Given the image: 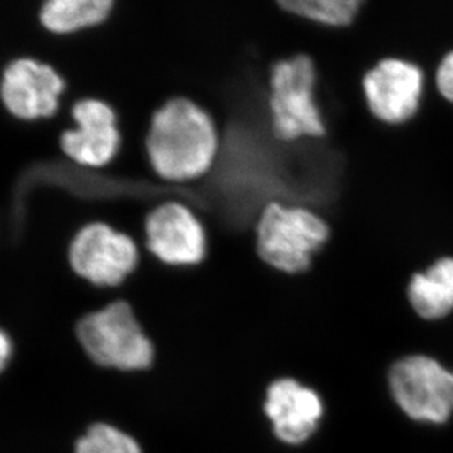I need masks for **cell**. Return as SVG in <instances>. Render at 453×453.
I'll return each instance as SVG.
<instances>
[{
	"label": "cell",
	"mask_w": 453,
	"mask_h": 453,
	"mask_svg": "<svg viewBox=\"0 0 453 453\" xmlns=\"http://www.w3.org/2000/svg\"><path fill=\"white\" fill-rule=\"evenodd\" d=\"M11 355H12V341L8 332L0 327V372L8 364Z\"/></svg>",
	"instance_id": "17"
},
{
	"label": "cell",
	"mask_w": 453,
	"mask_h": 453,
	"mask_svg": "<svg viewBox=\"0 0 453 453\" xmlns=\"http://www.w3.org/2000/svg\"><path fill=\"white\" fill-rule=\"evenodd\" d=\"M65 90L66 82L53 66L21 58L4 68L0 81V100L13 118L35 122L49 119L58 113Z\"/></svg>",
	"instance_id": "8"
},
{
	"label": "cell",
	"mask_w": 453,
	"mask_h": 453,
	"mask_svg": "<svg viewBox=\"0 0 453 453\" xmlns=\"http://www.w3.org/2000/svg\"><path fill=\"white\" fill-rule=\"evenodd\" d=\"M146 247L163 265H200L207 252L204 225L184 203H163L147 216Z\"/></svg>",
	"instance_id": "9"
},
{
	"label": "cell",
	"mask_w": 453,
	"mask_h": 453,
	"mask_svg": "<svg viewBox=\"0 0 453 453\" xmlns=\"http://www.w3.org/2000/svg\"><path fill=\"white\" fill-rule=\"evenodd\" d=\"M75 453H142V449L127 433L109 424H95L77 441Z\"/></svg>",
	"instance_id": "15"
},
{
	"label": "cell",
	"mask_w": 453,
	"mask_h": 453,
	"mask_svg": "<svg viewBox=\"0 0 453 453\" xmlns=\"http://www.w3.org/2000/svg\"><path fill=\"white\" fill-rule=\"evenodd\" d=\"M265 412L279 441L300 446L320 427L325 403L316 389L291 377H282L267 388Z\"/></svg>",
	"instance_id": "11"
},
{
	"label": "cell",
	"mask_w": 453,
	"mask_h": 453,
	"mask_svg": "<svg viewBox=\"0 0 453 453\" xmlns=\"http://www.w3.org/2000/svg\"><path fill=\"white\" fill-rule=\"evenodd\" d=\"M361 88L372 118L399 127L414 119L421 109L426 73L411 60L385 58L364 73Z\"/></svg>",
	"instance_id": "7"
},
{
	"label": "cell",
	"mask_w": 453,
	"mask_h": 453,
	"mask_svg": "<svg viewBox=\"0 0 453 453\" xmlns=\"http://www.w3.org/2000/svg\"><path fill=\"white\" fill-rule=\"evenodd\" d=\"M434 87L441 99L453 106V50L448 51L434 71Z\"/></svg>",
	"instance_id": "16"
},
{
	"label": "cell",
	"mask_w": 453,
	"mask_h": 453,
	"mask_svg": "<svg viewBox=\"0 0 453 453\" xmlns=\"http://www.w3.org/2000/svg\"><path fill=\"white\" fill-rule=\"evenodd\" d=\"M75 128L60 135V149L78 166L102 169L116 157L120 147L118 116L107 103L82 99L73 103Z\"/></svg>",
	"instance_id": "10"
},
{
	"label": "cell",
	"mask_w": 453,
	"mask_h": 453,
	"mask_svg": "<svg viewBox=\"0 0 453 453\" xmlns=\"http://www.w3.org/2000/svg\"><path fill=\"white\" fill-rule=\"evenodd\" d=\"M390 395L412 421L446 424L453 415V372L430 355L412 354L390 367Z\"/></svg>",
	"instance_id": "5"
},
{
	"label": "cell",
	"mask_w": 453,
	"mask_h": 453,
	"mask_svg": "<svg viewBox=\"0 0 453 453\" xmlns=\"http://www.w3.org/2000/svg\"><path fill=\"white\" fill-rule=\"evenodd\" d=\"M319 73L311 56L300 51L276 60L267 78L270 128L278 142L321 140L327 135L317 99Z\"/></svg>",
	"instance_id": "2"
},
{
	"label": "cell",
	"mask_w": 453,
	"mask_h": 453,
	"mask_svg": "<svg viewBox=\"0 0 453 453\" xmlns=\"http://www.w3.org/2000/svg\"><path fill=\"white\" fill-rule=\"evenodd\" d=\"M279 6L303 21L323 28H348L358 18L364 0H278Z\"/></svg>",
	"instance_id": "14"
},
{
	"label": "cell",
	"mask_w": 453,
	"mask_h": 453,
	"mask_svg": "<svg viewBox=\"0 0 453 453\" xmlns=\"http://www.w3.org/2000/svg\"><path fill=\"white\" fill-rule=\"evenodd\" d=\"M69 263L91 285L118 288L137 269L140 250L131 236L106 223H90L71 242Z\"/></svg>",
	"instance_id": "6"
},
{
	"label": "cell",
	"mask_w": 453,
	"mask_h": 453,
	"mask_svg": "<svg viewBox=\"0 0 453 453\" xmlns=\"http://www.w3.org/2000/svg\"><path fill=\"white\" fill-rule=\"evenodd\" d=\"M146 146L151 167L160 180L189 184L211 171L220 137L213 118L202 106L175 97L154 113Z\"/></svg>",
	"instance_id": "1"
},
{
	"label": "cell",
	"mask_w": 453,
	"mask_h": 453,
	"mask_svg": "<svg viewBox=\"0 0 453 453\" xmlns=\"http://www.w3.org/2000/svg\"><path fill=\"white\" fill-rule=\"evenodd\" d=\"M330 234L327 220L310 207L272 202L256 223L257 252L272 269L298 276L311 269Z\"/></svg>",
	"instance_id": "3"
},
{
	"label": "cell",
	"mask_w": 453,
	"mask_h": 453,
	"mask_svg": "<svg viewBox=\"0 0 453 453\" xmlns=\"http://www.w3.org/2000/svg\"><path fill=\"white\" fill-rule=\"evenodd\" d=\"M406 301L424 321H441L453 316V257L443 256L411 276Z\"/></svg>",
	"instance_id": "12"
},
{
	"label": "cell",
	"mask_w": 453,
	"mask_h": 453,
	"mask_svg": "<svg viewBox=\"0 0 453 453\" xmlns=\"http://www.w3.org/2000/svg\"><path fill=\"white\" fill-rule=\"evenodd\" d=\"M115 0H44L42 26L53 35H77L107 21Z\"/></svg>",
	"instance_id": "13"
},
{
	"label": "cell",
	"mask_w": 453,
	"mask_h": 453,
	"mask_svg": "<svg viewBox=\"0 0 453 453\" xmlns=\"http://www.w3.org/2000/svg\"><path fill=\"white\" fill-rule=\"evenodd\" d=\"M75 338L96 364L122 372H138L153 363L154 347L134 311L125 300L82 316L75 325Z\"/></svg>",
	"instance_id": "4"
}]
</instances>
